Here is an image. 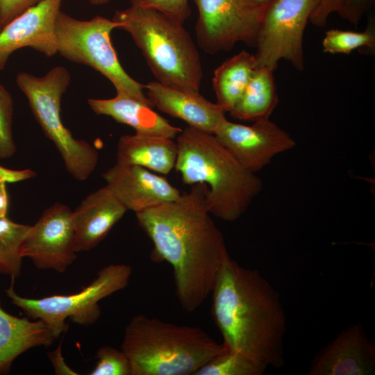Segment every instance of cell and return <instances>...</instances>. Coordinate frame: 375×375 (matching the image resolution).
Listing matches in <instances>:
<instances>
[{
    "label": "cell",
    "mask_w": 375,
    "mask_h": 375,
    "mask_svg": "<svg viewBox=\"0 0 375 375\" xmlns=\"http://www.w3.org/2000/svg\"><path fill=\"white\" fill-rule=\"evenodd\" d=\"M196 38L207 53L232 49L238 42L256 47L266 6L250 0H194Z\"/></svg>",
    "instance_id": "obj_10"
},
{
    "label": "cell",
    "mask_w": 375,
    "mask_h": 375,
    "mask_svg": "<svg viewBox=\"0 0 375 375\" xmlns=\"http://www.w3.org/2000/svg\"><path fill=\"white\" fill-rule=\"evenodd\" d=\"M49 358L54 369L55 374L57 375H76L78 374L71 367H69L65 361L62 355L61 343L60 345L48 353Z\"/></svg>",
    "instance_id": "obj_31"
},
{
    "label": "cell",
    "mask_w": 375,
    "mask_h": 375,
    "mask_svg": "<svg viewBox=\"0 0 375 375\" xmlns=\"http://www.w3.org/2000/svg\"><path fill=\"white\" fill-rule=\"evenodd\" d=\"M141 50L157 81L199 92L203 77L197 48L183 24L151 8L135 5L112 18Z\"/></svg>",
    "instance_id": "obj_5"
},
{
    "label": "cell",
    "mask_w": 375,
    "mask_h": 375,
    "mask_svg": "<svg viewBox=\"0 0 375 375\" xmlns=\"http://www.w3.org/2000/svg\"><path fill=\"white\" fill-rule=\"evenodd\" d=\"M206 192L204 183H196L175 201L135 213L153 242V260H165L172 267L176 295L188 312L211 294L229 256L223 234L208 211Z\"/></svg>",
    "instance_id": "obj_1"
},
{
    "label": "cell",
    "mask_w": 375,
    "mask_h": 375,
    "mask_svg": "<svg viewBox=\"0 0 375 375\" xmlns=\"http://www.w3.org/2000/svg\"><path fill=\"white\" fill-rule=\"evenodd\" d=\"M146 96L153 107L186 122L188 126L213 134L227 119L225 111L199 92H194L153 81L144 85Z\"/></svg>",
    "instance_id": "obj_16"
},
{
    "label": "cell",
    "mask_w": 375,
    "mask_h": 375,
    "mask_svg": "<svg viewBox=\"0 0 375 375\" xmlns=\"http://www.w3.org/2000/svg\"><path fill=\"white\" fill-rule=\"evenodd\" d=\"M35 176V173L31 169L12 170L0 165V177L6 183H16L34 177Z\"/></svg>",
    "instance_id": "obj_32"
},
{
    "label": "cell",
    "mask_w": 375,
    "mask_h": 375,
    "mask_svg": "<svg viewBox=\"0 0 375 375\" xmlns=\"http://www.w3.org/2000/svg\"><path fill=\"white\" fill-rule=\"evenodd\" d=\"M324 52L329 53H350L357 49H367L370 52L375 49V28L371 19L362 32L330 29L325 33L322 40Z\"/></svg>",
    "instance_id": "obj_25"
},
{
    "label": "cell",
    "mask_w": 375,
    "mask_h": 375,
    "mask_svg": "<svg viewBox=\"0 0 375 375\" xmlns=\"http://www.w3.org/2000/svg\"><path fill=\"white\" fill-rule=\"evenodd\" d=\"M92 111L132 127L136 134L174 139L183 129L172 125L150 104L122 93L110 99L88 100Z\"/></svg>",
    "instance_id": "obj_18"
},
{
    "label": "cell",
    "mask_w": 375,
    "mask_h": 375,
    "mask_svg": "<svg viewBox=\"0 0 375 375\" xmlns=\"http://www.w3.org/2000/svg\"><path fill=\"white\" fill-rule=\"evenodd\" d=\"M375 345L360 324L342 330L313 358L309 375H372Z\"/></svg>",
    "instance_id": "obj_15"
},
{
    "label": "cell",
    "mask_w": 375,
    "mask_h": 375,
    "mask_svg": "<svg viewBox=\"0 0 375 375\" xmlns=\"http://www.w3.org/2000/svg\"><path fill=\"white\" fill-rule=\"evenodd\" d=\"M42 0H0V22L3 26Z\"/></svg>",
    "instance_id": "obj_30"
},
{
    "label": "cell",
    "mask_w": 375,
    "mask_h": 375,
    "mask_svg": "<svg viewBox=\"0 0 375 375\" xmlns=\"http://www.w3.org/2000/svg\"><path fill=\"white\" fill-rule=\"evenodd\" d=\"M55 340L42 321L10 315L0 303V374L9 373L22 353L33 347H49Z\"/></svg>",
    "instance_id": "obj_19"
},
{
    "label": "cell",
    "mask_w": 375,
    "mask_h": 375,
    "mask_svg": "<svg viewBox=\"0 0 375 375\" xmlns=\"http://www.w3.org/2000/svg\"><path fill=\"white\" fill-rule=\"evenodd\" d=\"M256 69L254 54L245 50L222 63L214 71L213 88L217 103L229 112L238 102Z\"/></svg>",
    "instance_id": "obj_22"
},
{
    "label": "cell",
    "mask_w": 375,
    "mask_h": 375,
    "mask_svg": "<svg viewBox=\"0 0 375 375\" xmlns=\"http://www.w3.org/2000/svg\"><path fill=\"white\" fill-rule=\"evenodd\" d=\"M131 274L130 265L111 264L102 268L96 278L77 293L27 298L15 292L13 278L5 292L12 304L28 317L42 321L57 339L67 328V318L81 325L96 322L101 313L99 302L125 288Z\"/></svg>",
    "instance_id": "obj_8"
},
{
    "label": "cell",
    "mask_w": 375,
    "mask_h": 375,
    "mask_svg": "<svg viewBox=\"0 0 375 375\" xmlns=\"http://www.w3.org/2000/svg\"><path fill=\"white\" fill-rule=\"evenodd\" d=\"M178 147L174 139L134 135L120 137L117 148V162L138 165L161 174L175 167Z\"/></svg>",
    "instance_id": "obj_20"
},
{
    "label": "cell",
    "mask_w": 375,
    "mask_h": 375,
    "mask_svg": "<svg viewBox=\"0 0 375 375\" xmlns=\"http://www.w3.org/2000/svg\"><path fill=\"white\" fill-rule=\"evenodd\" d=\"M211 294V312L223 343L267 367H283L286 317L273 285L229 256Z\"/></svg>",
    "instance_id": "obj_2"
},
{
    "label": "cell",
    "mask_w": 375,
    "mask_h": 375,
    "mask_svg": "<svg viewBox=\"0 0 375 375\" xmlns=\"http://www.w3.org/2000/svg\"><path fill=\"white\" fill-rule=\"evenodd\" d=\"M272 70L256 67L240 98L228 112L241 120L269 118L278 103V97Z\"/></svg>",
    "instance_id": "obj_21"
},
{
    "label": "cell",
    "mask_w": 375,
    "mask_h": 375,
    "mask_svg": "<svg viewBox=\"0 0 375 375\" xmlns=\"http://www.w3.org/2000/svg\"><path fill=\"white\" fill-rule=\"evenodd\" d=\"M103 178L127 210L135 213L175 201L181 195L166 178L138 165L116 162Z\"/></svg>",
    "instance_id": "obj_14"
},
{
    "label": "cell",
    "mask_w": 375,
    "mask_h": 375,
    "mask_svg": "<svg viewBox=\"0 0 375 375\" xmlns=\"http://www.w3.org/2000/svg\"><path fill=\"white\" fill-rule=\"evenodd\" d=\"M225 347L199 327L140 314L127 324L121 349L131 375H195Z\"/></svg>",
    "instance_id": "obj_4"
},
{
    "label": "cell",
    "mask_w": 375,
    "mask_h": 375,
    "mask_svg": "<svg viewBox=\"0 0 375 375\" xmlns=\"http://www.w3.org/2000/svg\"><path fill=\"white\" fill-rule=\"evenodd\" d=\"M130 1L131 5L154 9L183 24L191 14L188 0H130Z\"/></svg>",
    "instance_id": "obj_29"
},
{
    "label": "cell",
    "mask_w": 375,
    "mask_h": 375,
    "mask_svg": "<svg viewBox=\"0 0 375 375\" xmlns=\"http://www.w3.org/2000/svg\"><path fill=\"white\" fill-rule=\"evenodd\" d=\"M97 363L90 375H131V367L127 356L122 349L106 345L96 353Z\"/></svg>",
    "instance_id": "obj_27"
},
{
    "label": "cell",
    "mask_w": 375,
    "mask_h": 375,
    "mask_svg": "<svg viewBox=\"0 0 375 375\" xmlns=\"http://www.w3.org/2000/svg\"><path fill=\"white\" fill-rule=\"evenodd\" d=\"M214 135L248 170L256 173L277 155L296 146L293 138L269 118L256 120L251 126L226 119Z\"/></svg>",
    "instance_id": "obj_12"
},
{
    "label": "cell",
    "mask_w": 375,
    "mask_h": 375,
    "mask_svg": "<svg viewBox=\"0 0 375 375\" xmlns=\"http://www.w3.org/2000/svg\"><path fill=\"white\" fill-rule=\"evenodd\" d=\"M374 0H319L309 22L317 27H324L328 17L337 13L343 19L358 26Z\"/></svg>",
    "instance_id": "obj_26"
},
{
    "label": "cell",
    "mask_w": 375,
    "mask_h": 375,
    "mask_svg": "<svg viewBox=\"0 0 375 375\" xmlns=\"http://www.w3.org/2000/svg\"><path fill=\"white\" fill-rule=\"evenodd\" d=\"M1 28H2V26H1V22H0V31L1 30Z\"/></svg>",
    "instance_id": "obj_36"
},
{
    "label": "cell",
    "mask_w": 375,
    "mask_h": 375,
    "mask_svg": "<svg viewBox=\"0 0 375 375\" xmlns=\"http://www.w3.org/2000/svg\"><path fill=\"white\" fill-rule=\"evenodd\" d=\"M6 183L0 177V217L6 216L8 208V197L6 188Z\"/></svg>",
    "instance_id": "obj_33"
},
{
    "label": "cell",
    "mask_w": 375,
    "mask_h": 375,
    "mask_svg": "<svg viewBox=\"0 0 375 375\" xmlns=\"http://www.w3.org/2000/svg\"><path fill=\"white\" fill-rule=\"evenodd\" d=\"M31 226L0 217V274L15 279L22 271V245Z\"/></svg>",
    "instance_id": "obj_23"
},
{
    "label": "cell",
    "mask_w": 375,
    "mask_h": 375,
    "mask_svg": "<svg viewBox=\"0 0 375 375\" xmlns=\"http://www.w3.org/2000/svg\"><path fill=\"white\" fill-rule=\"evenodd\" d=\"M127 211L106 185L88 194L72 211L76 253L98 245Z\"/></svg>",
    "instance_id": "obj_17"
},
{
    "label": "cell",
    "mask_w": 375,
    "mask_h": 375,
    "mask_svg": "<svg viewBox=\"0 0 375 375\" xmlns=\"http://www.w3.org/2000/svg\"><path fill=\"white\" fill-rule=\"evenodd\" d=\"M174 168L184 184L204 183L208 211L220 219L234 222L261 192L263 183L246 169L215 138L187 126L176 137Z\"/></svg>",
    "instance_id": "obj_3"
},
{
    "label": "cell",
    "mask_w": 375,
    "mask_h": 375,
    "mask_svg": "<svg viewBox=\"0 0 375 375\" xmlns=\"http://www.w3.org/2000/svg\"><path fill=\"white\" fill-rule=\"evenodd\" d=\"M90 3L96 6L103 5L108 3L110 0H87Z\"/></svg>",
    "instance_id": "obj_34"
},
{
    "label": "cell",
    "mask_w": 375,
    "mask_h": 375,
    "mask_svg": "<svg viewBox=\"0 0 375 375\" xmlns=\"http://www.w3.org/2000/svg\"><path fill=\"white\" fill-rule=\"evenodd\" d=\"M250 1L258 5L265 6L269 3L271 0H250Z\"/></svg>",
    "instance_id": "obj_35"
},
{
    "label": "cell",
    "mask_w": 375,
    "mask_h": 375,
    "mask_svg": "<svg viewBox=\"0 0 375 375\" xmlns=\"http://www.w3.org/2000/svg\"><path fill=\"white\" fill-rule=\"evenodd\" d=\"M225 347L195 375H262L267 368L245 354Z\"/></svg>",
    "instance_id": "obj_24"
},
{
    "label": "cell",
    "mask_w": 375,
    "mask_h": 375,
    "mask_svg": "<svg viewBox=\"0 0 375 375\" xmlns=\"http://www.w3.org/2000/svg\"><path fill=\"white\" fill-rule=\"evenodd\" d=\"M62 0H42L0 31V71L17 50L29 47L51 57L57 53L55 24Z\"/></svg>",
    "instance_id": "obj_13"
},
{
    "label": "cell",
    "mask_w": 375,
    "mask_h": 375,
    "mask_svg": "<svg viewBox=\"0 0 375 375\" xmlns=\"http://www.w3.org/2000/svg\"><path fill=\"white\" fill-rule=\"evenodd\" d=\"M118 24L112 19L95 16L89 20L74 18L60 10L56 20L57 53L67 60L92 67L108 79L117 93H122L152 106L144 85L122 67L110 34Z\"/></svg>",
    "instance_id": "obj_7"
},
{
    "label": "cell",
    "mask_w": 375,
    "mask_h": 375,
    "mask_svg": "<svg viewBox=\"0 0 375 375\" xmlns=\"http://www.w3.org/2000/svg\"><path fill=\"white\" fill-rule=\"evenodd\" d=\"M70 80L69 71L62 66L51 68L42 76L27 72L16 76L35 120L60 152L67 171L74 178L84 181L95 169L99 153L88 142L74 138L62 122L61 99Z\"/></svg>",
    "instance_id": "obj_6"
},
{
    "label": "cell",
    "mask_w": 375,
    "mask_h": 375,
    "mask_svg": "<svg viewBox=\"0 0 375 375\" xmlns=\"http://www.w3.org/2000/svg\"><path fill=\"white\" fill-rule=\"evenodd\" d=\"M21 252L38 269L66 271L76 258L72 210L60 203L47 208L31 226Z\"/></svg>",
    "instance_id": "obj_11"
},
{
    "label": "cell",
    "mask_w": 375,
    "mask_h": 375,
    "mask_svg": "<svg viewBox=\"0 0 375 375\" xmlns=\"http://www.w3.org/2000/svg\"><path fill=\"white\" fill-rule=\"evenodd\" d=\"M319 0H271L266 6L256 44V67L274 72L281 60L304 69L303 38Z\"/></svg>",
    "instance_id": "obj_9"
},
{
    "label": "cell",
    "mask_w": 375,
    "mask_h": 375,
    "mask_svg": "<svg viewBox=\"0 0 375 375\" xmlns=\"http://www.w3.org/2000/svg\"><path fill=\"white\" fill-rule=\"evenodd\" d=\"M13 100L0 83V159L10 158L16 151L12 136Z\"/></svg>",
    "instance_id": "obj_28"
}]
</instances>
